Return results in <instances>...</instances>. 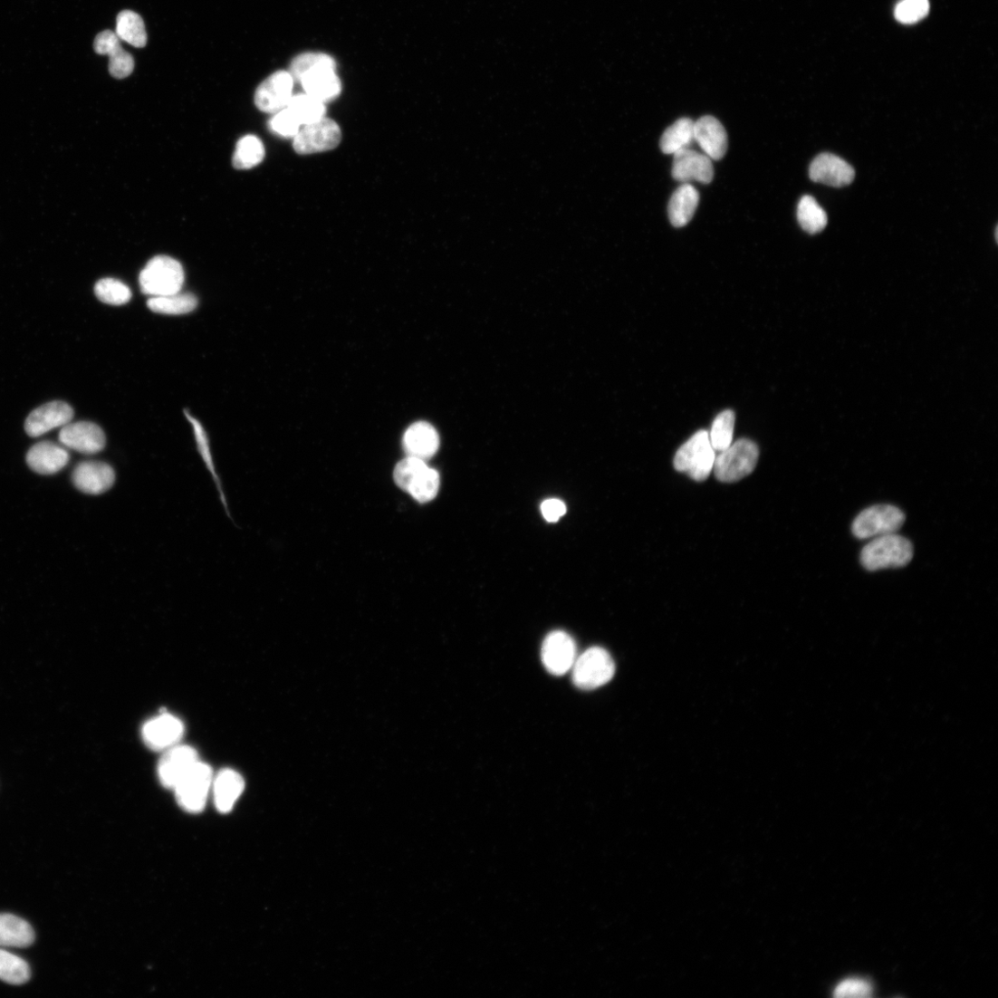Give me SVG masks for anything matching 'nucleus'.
Returning a JSON list of instances; mask_svg holds the SVG:
<instances>
[{
    "mask_svg": "<svg viewBox=\"0 0 998 998\" xmlns=\"http://www.w3.org/2000/svg\"><path fill=\"white\" fill-rule=\"evenodd\" d=\"M300 82L305 94L323 103L336 100L341 93V82L333 68H320L310 72Z\"/></svg>",
    "mask_w": 998,
    "mask_h": 998,
    "instance_id": "nucleus-22",
    "label": "nucleus"
},
{
    "mask_svg": "<svg viewBox=\"0 0 998 998\" xmlns=\"http://www.w3.org/2000/svg\"><path fill=\"white\" fill-rule=\"evenodd\" d=\"M183 265L172 257L158 255L142 270L139 283L142 292L151 297L178 293L185 284Z\"/></svg>",
    "mask_w": 998,
    "mask_h": 998,
    "instance_id": "nucleus-2",
    "label": "nucleus"
},
{
    "mask_svg": "<svg viewBox=\"0 0 998 998\" xmlns=\"http://www.w3.org/2000/svg\"><path fill=\"white\" fill-rule=\"evenodd\" d=\"M903 512L893 505H876L861 512L853 521L851 531L860 540L896 533L905 523Z\"/></svg>",
    "mask_w": 998,
    "mask_h": 998,
    "instance_id": "nucleus-7",
    "label": "nucleus"
},
{
    "mask_svg": "<svg viewBox=\"0 0 998 998\" xmlns=\"http://www.w3.org/2000/svg\"><path fill=\"white\" fill-rule=\"evenodd\" d=\"M95 52L110 57V72L116 79H124L134 69L132 56L125 52L116 33L106 30L99 34L94 42Z\"/></svg>",
    "mask_w": 998,
    "mask_h": 998,
    "instance_id": "nucleus-20",
    "label": "nucleus"
},
{
    "mask_svg": "<svg viewBox=\"0 0 998 998\" xmlns=\"http://www.w3.org/2000/svg\"><path fill=\"white\" fill-rule=\"evenodd\" d=\"M577 658L576 645L571 635L556 630L548 635L542 647V661L553 675L561 676L572 668Z\"/></svg>",
    "mask_w": 998,
    "mask_h": 998,
    "instance_id": "nucleus-10",
    "label": "nucleus"
},
{
    "mask_svg": "<svg viewBox=\"0 0 998 998\" xmlns=\"http://www.w3.org/2000/svg\"><path fill=\"white\" fill-rule=\"evenodd\" d=\"M695 141L711 159L720 160L727 153V131L712 116H705L695 122Z\"/></svg>",
    "mask_w": 998,
    "mask_h": 998,
    "instance_id": "nucleus-19",
    "label": "nucleus"
},
{
    "mask_svg": "<svg viewBox=\"0 0 998 998\" xmlns=\"http://www.w3.org/2000/svg\"><path fill=\"white\" fill-rule=\"evenodd\" d=\"M403 447L408 456L426 462L434 457L438 450V434L428 423H416L405 432Z\"/></svg>",
    "mask_w": 998,
    "mask_h": 998,
    "instance_id": "nucleus-21",
    "label": "nucleus"
},
{
    "mask_svg": "<svg viewBox=\"0 0 998 998\" xmlns=\"http://www.w3.org/2000/svg\"><path fill=\"white\" fill-rule=\"evenodd\" d=\"M116 34L120 39L135 48H144L148 43V34L142 17L131 11H123L118 15Z\"/></svg>",
    "mask_w": 998,
    "mask_h": 998,
    "instance_id": "nucleus-27",
    "label": "nucleus"
},
{
    "mask_svg": "<svg viewBox=\"0 0 998 998\" xmlns=\"http://www.w3.org/2000/svg\"><path fill=\"white\" fill-rule=\"evenodd\" d=\"M734 426L735 414L732 410H725L715 417L709 433V440L715 452L727 449L733 444Z\"/></svg>",
    "mask_w": 998,
    "mask_h": 998,
    "instance_id": "nucleus-33",
    "label": "nucleus"
},
{
    "mask_svg": "<svg viewBox=\"0 0 998 998\" xmlns=\"http://www.w3.org/2000/svg\"><path fill=\"white\" fill-rule=\"evenodd\" d=\"M797 216L802 230L810 235L821 233L829 222L826 211L810 196L801 199Z\"/></svg>",
    "mask_w": 998,
    "mask_h": 998,
    "instance_id": "nucleus-29",
    "label": "nucleus"
},
{
    "mask_svg": "<svg viewBox=\"0 0 998 998\" xmlns=\"http://www.w3.org/2000/svg\"><path fill=\"white\" fill-rule=\"evenodd\" d=\"M265 156L264 147L255 135H246L239 140L233 158L237 169H250L259 165Z\"/></svg>",
    "mask_w": 998,
    "mask_h": 998,
    "instance_id": "nucleus-30",
    "label": "nucleus"
},
{
    "mask_svg": "<svg viewBox=\"0 0 998 998\" xmlns=\"http://www.w3.org/2000/svg\"><path fill=\"white\" fill-rule=\"evenodd\" d=\"M34 939V931L26 921L12 915H0V946L24 948L32 945Z\"/></svg>",
    "mask_w": 998,
    "mask_h": 998,
    "instance_id": "nucleus-25",
    "label": "nucleus"
},
{
    "mask_svg": "<svg viewBox=\"0 0 998 998\" xmlns=\"http://www.w3.org/2000/svg\"><path fill=\"white\" fill-rule=\"evenodd\" d=\"M809 175L814 183L840 188L852 183L855 171L849 164L840 157L824 153L813 159L810 166Z\"/></svg>",
    "mask_w": 998,
    "mask_h": 998,
    "instance_id": "nucleus-16",
    "label": "nucleus"
},
{
    "mask_svg": "<svg viewBox=\"0 0 998 998\" xmlns=\"http://www.w3.org/2000/svg\"><path fill=\"white\" fill-rule=\"evenodd\" d=\"M341 141V130L331 119L303 125L294 138L293 149L299 155L321 153L336 149Z\"/></svg>",
    "mask_w": 998,
    "mask_h": 998,
    "instance_id": "nucleus-8",
    "label": "nucleus"
},
{
    "mask_svg": "<svg viewBox=\"0 0 998 998\" xmlns=\"http://www.w3.org/2000/svg\"><path fill=\"white\" fill-rule=\"evenodd\" d=\"M114 469L102 462H83L77 465L72 473V482L81 492L88 494H101L114 485Z\"/></svg>",
    "mask_w": 998,
    "mask_h": 998,
    "instance_id": "nucleus-17",
    "label": "nucleus"
},
{
    "mask_svg": "<svg viewBox=\"0 0 998 998\" xmlns=\"http://www.w3.org/2000/svg\"><path fill=\"white\" fill-rule=\"evenodd\" d=\"M715 456L709 433L700 430L677 449L674 467L677 472L687 474L695 481L703 482L712 473Z\"/></svg>",
    "mask_w": 998,
    "mask_h": 998,
    "instance_id": "nucleus-4",
    "label": "nucleus"
},
{
    "mask_svg": "<svg viewBox=\"0 0 998 998\" xmlns=\"http://www.w3.org/2000/svg\"><path fill=\"white\" fill-rule=\"evenodd\" d=\"M997 232H998V229H997V226H996V229H995V240H996V242H997Z\"/></svg>",
    "mask_w": 998,
    "mask_h": 998,
    "instance_id": "nucleus-43",
    "label": "nucleus"
},
{
    "mask_svg": "<svg viewBox=\"0 0 998 998\" xmlns=\"http://www.w3.org/2000/svg\"><path fill=\"white\" fill-rule=\"evenodd\" d=\"M615 670L610 654L601 648H592L576 658L572 667L573 684L582 690L597 689L610 682Z\"/></svg>",
    "mask_w": 998,
    "mask_h": 998,
    "instance_id": "nucleus-5",
    "label": "nucleus"
},
{
    "mask_svg": "<svg viewBox=\"0 0 998 998\" xmlns=\"http://www.w3.org/2000/svg\"><path fill=\"white\" fill-rule=\"evenodd\" d=\"M673 156L672 176L676 180L684 184L699 181L705 185L713 180L714 167L711 158L706 155L686 149Z\"/></svg>",
    "mask_w": 998,
    "mask_h": 998,
    "instance_id": "nucleus-15",
    "label": "nucleus"
},
{
    "mask_svg": "<svg viewBox=\"0 0 998 998\" xmlns=\"http://www.w3.org/2000/svg\"><path fill=\"white\" fill-rule=\"evenodd\" d=\"M95 293L102 302L111 305H122L131 299L130 288L111 278L101 280L95 286Z\"/></svg>",
    "mask_w": 998,
    "mask_h": 998,
    "instance_id": "nucleus-37",
    "label": "nucleus"
},
{
    "mask_svg": "<svg viewBox=\"0 0 998 998\" xmlns=\"http://www.w3.org/2000/svg\"><path fill=\"white\" fill-rule=\"evenodd\" d=\"M427 467L425 461L408 456L406 459L400 461L395 467V483L399 488L408 492L416 478Z\"/></svg>",
    "mask_w": 998,
    "mask_h": 998,
    "instance_id": "nucleus-38",
    "label": "nucleus"
},
{
    "mask_svg": "<svg viewBox=\"0 0 998 998\" xmlns=\"http://www.w3.org/2000/svg\"><path fill=\"white\" fill-rule=\"evenodd\" d=\"M301 123L296 116L288 109L277 113L269 121V129L283 138H295L301 129Z\"/></svg>",
    "mask_w": 998,
    "mask_h": 998,
    "instance_id": "nucleus-40",
    "label": "nucleus"
},
{
    "mask_svg": "<svg viewBox=\"0 0 998 998\" xmlns=\"http://www.w3.org/2000/svg\"><path fill=\"white\" fill-rule=\"evenodd\" d=\"M695 142V121L688 118L677 120L662 135L660 149L666 155L689 149Z\"/></svg>",
    "mask_w": 998,
    "mask_h": 998,
    "instance_id": "nucleus-26",
    "label": "nucleus"
},
{
    "mask_svg": "<svg viewBox=\"0 0 998 998\" xmlns=\"http://www.w3.org/2000/svg\"><path fill=\"white\" fill-rule=\"evenodd\" d=\"M913 558V543L897 533L873 538L860 552V563L869 571L902 568Z\"/></svg>",
    "mask_w": 998,
    "mask_h": 998,
    "instance_id": "nucleus-1",
    "label": "nucleus"
},
{
    "mask_svg": "<svg viewBox=\"0 0 998 998\" xmlns=\"http://www.w3.org/2000/svg\"><path fill=\"white\" fill-rule=\"evenodd\" d=\"M215 804L218 811L229 812L243 794L245 787L243 777L233 769H224L213 780Z\"/></svg>",
    "mask_w": 998,
    "mask_h": 998,
    "instance_id": "nucleus-23",
    "label": "nucleus"
},
{
    "mask_svg": "<svg viewBox=\"0 0 998 998\" xmlns=\"http://www.w3.org/2000/svg\"><path fill=\"white\" fill-rule=\"evenodd\" d=\"M198 761V753L191 746L175 745L166 750L158 765L161 784L173 790Z\"/></svg>",
    "mask_w": 998,
    "mask_h": 998,
    "instance_id": "nucleus-13",
    "label": "nucleus"
},
{
    "mask_svg": "<svg viewBox=\"0 0 998 998\" xmlns=\"http://www.w3.org/2000/svg\"><path fill=\"white\" fill-rule=\"evenodd\" d=\"M929 7L928 0H902L896 8L895 16L902 24H915L927 15Z\"/></svg>",
    "mask_w": 998,
    "mask_h": 998,
    "instance_id": "nucleus-39",
    "label": "nucleus"
},
{
    "mask_svg": "<svg viewBox=\"0 0 998 998\" xmlns=\"http://www.w3.org/2000/svg\"><path fill=\"white\" fill-rule=\"evenodd\" d=\"M294 79L290 72L279 71L266 78L256 89L254 104L264 113H277L287 108L293 98Z\"/></svg>",
    "mask_w": 998,
    "mask_h": 998,
    "instance_id": "nucleus-9",
    "label": "nucleus"
},
{
    "mask_svg": "<svg viewBox=\"0 0 998 998\" xmlns=\"http://www.w3.org/2000/svg\"><path fill=\"white\" fill-rule=\"evenodd\" d=\"M213 780L212 768L198 761L173 789L178 805L189 812L202 811Z\"/></svg>",
    "mask_w": 998,
    "mask_h": 998,
    "instance_id": "nucleus-6",
    "label": "nucleus"
},
{
    "mask_svg": "<svg viewBox=\"0 0 998 998\" xmlns=\"http://www.w3.org/2000/svg\"><path fill=\"white\" fill-rule=\"evenodd\" d=\"M31 979L27 963L10 952L0 949V981L12 985H23Z\"/></svg>",
    "mask_w": 998,
    "mask_h": 998,
    "instance_id": "nucleus-31",
    "label": "nucleus"
},
{
    "mask_svg": "<svg viewBox=\"0 0 998 998\" xmlns=\"http://www.w3.org/2000/svg\"><path fill=\"white\" fill-rule=\"evenodd\" d=\"M758 459V446L750 439L743 438L718 452L713 471L720 482H738L753 472Z\"/></svg>",
    "mask_w": 998,
    "mask_h": 998,
    "instance_id": "nucleus-3",
    "label": "nucleus"
},
{
    "mask_svg": "<svg viewBox=\"0 0 998 998\" xmlns=\"http://www.w3.org/2000/svg\"><path fill=\"white\" fill-rule=\"evenodd\" d=\"M184 734V723L168 713L150 719L142 729L145 744L154 751H166L177 745Z\"/></svg>",
    "mask_w": 998,
    "mask_h": 998,
    "instance_id": "nucleus-12",
    "label": "nucleus"
},
{
    "mask_svg": "<svg viewBox=\"0 0 998 998\" xmlns=\"http://www.w3.org/2000/svg\"><path fill=\"white\" fill-rule=\"evenodd\" d=\"M287 108L296 116L302 125L311 124L325 118V103L307 94L293 96Z\"/></svg>",
    "mask_w": 998,
    "mask_h": 998,
    "instance_id": "nucleus-32",
    "label": "nucleus"
},
{
    "mask_svg": "<svg viewBox=\"0 0 998 998\" xmlns=\"http://www.w3.org/2000/svg\"><path fill=\"white\" fill-rule=\"evenodd\" d=\"M71 459L69 451L51 441H42L33 446L26 456L28 466L40 475H54L67 466Z\"/></svg>",
    "mask_w": 998,
    "mask_h": 998,
    "instance_id": "nucleus-18",
    "label": "nucleus"
},
{
    "mask_svg": "<svg viewBox=\"0 0 998 998\" xmlns=\"http://www.w3.org/2000/svg\"><path fill=\"white\" fill-rule=\"evenodd\" d=\"M541 511L544 519L556 523L566 513L567 508L560 499L552 498L542 503Z\"/></svg>",
    "mask_w": 998,
    "mask_h": 998,
    "instance_id": "nucleus-42",
    "label": "nucleus"
},
{
    "mask_svg": "<svg viewBox=\"0 0 998 998\" xmlns=\"http://www.w3.org/2000/svg\"><path fill=\"white\" fill-rule=\"evenodd\" d=\"M700 200L698 191L688 184L679 187L668 204V217L676 228H683L694 217Z\"/></svg>",
    "mask_w": 998,
    "mask_h": 998,
    "instance_id": "nucleus-24",
    "label": "nucleus"
},
{
    "mask_svg": "<svg viewBox=\"0 0 998 998\" xmlns=\"http://www.w3.org/2000/svg\"><path fill=\"white\" fill-rule=\"evenodd\" d=\"M320 68L336 69V62L332 57L327 54L303 53L293 61L290 73L294 81L300 82L305 74Z\"/></svg>",
    "mask_w": 998,
    "mask_h": 998,
    "instance_id": "nucleus-36",
    "label": "nucleus"
},
{
    "mask_svg": "<svg viewBox=\"0 0 998 998\" xmlns=\"http://www.w3.org/2000/svg\"><path fill=\"white\" fill-rule=\"evenodd\" d=\"M72 408L63 401H53L37 408L27 417L25 431L32 437H41L50 431L63 427L73 418Z\"/></svg>",
    "mask_w": 998,
    "mask_h": 998,
    "instance_id": "nucleus-14",
    "label": "nucleus"
},
{
    "mask_svg": "<svg viewBox=\"0 0 998 998\" xmlns=\"http://www.w3.org/2000/svg\"><path fill=\"white\" fill-rule=\"evenodd\" d=\"M59 439L65 447L87 456L97 455L106 446V436L101 427L85 421L64 426Z\"/></svg>",
    "mask_w": 998,
    "mask_h": 998,
    "instance_id": "nucleus-11",
    "label": "nucleus"
},
{
    "mask_svg": "<svg viewBox=\"0 0 998 998\" xmlns=\"http://www.w3.org/2000/svg\"><path fill=\"white\" fill-rule=\"evenodd\" d=\"M185 414H186L187 418L188 419V421L190 422V424L192 425V427L194 428V433H195V436H196V440H197V446H198V450L200 452V455H201L207 469L209 470L210 474L212 475L214 480L216 481V484L217 485V489H218L220 496H221V501H222V503L225 506V509H226V511H228V507H226V504L225 494H224L222 487H221L220 480L218 478L217 473H216V468H215L214 462H213V458H212V455H211V449H210V446H209L208 436H207L204 427L202 426V424L197 419H196L188 411H185Z\"/></svg>",
    "mask_w": 998,
    "mask_h": 998,
    "instance_id": "nucleus-34",
    "label": "nucleus"
},
{
    "mask_svg": "<svg viewBox=\"0 0 998 998\" xmlns=\"http://www.w3.org/2000/svg\"><path fill=\"white\" fill-rule=\"evenodd\" d=\"M440 485L439 474L429 467L421 473L413 482L408 493L420 504L433 501L437 496Z\"/></svg>",
    "mask_w": 998,
    "mask_h": 998,
    "instance_id": "nucleus-35",
    "label": "nucleus"
},
{
    "mask_svg": "<svg viewBox=\"0 0 998 998\" xmlns=\"http://www.w3.org/2000/svg\"><path fill=\"white\" fill-rule=\"evenodd\" d=\"M873 987L869 982L860 978H849L842 981L835 989L836 997H869Z\"/></svg>",
    "mask_w": 998,
    "mask_h": 998,
    "instance_id": "nucleus-41",
    "label": "nucleus"
},
{
    "mask_svg": "<svg viewBox=\"0 0 998 998\" xmlns=\"http://www.w3.org/2000/svg\"><path fill=\"white\" fill-rule=\"evenodd\" d=\"M197 305L198 300L194 294L180 293L151 297L148 302V306L152 312L170 315L189 313L195 311Z\"/></svg>",
    "mask_w": 998,
    "mask_h": 998,
    "instance_id": "nucleus-28",
    "label": "nucleus"
}]
</instances>
